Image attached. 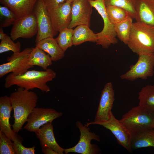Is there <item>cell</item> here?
Returning a JSON list of instances; mask_svg holds the SVG:
<instances>
[{"label": "cell", "instance_id": "obj_1", "mask_svg": "<svg viewBox=\"0 0 154 154\" xmlns=\"http://www.w3.org/2000/svg\"><path fill=\"white\" fill-rule=\"evenodd\" d=\"M56 75V73L50 68L44 71L28 70L19 75L10 73L5 78L4 86L8 88L16 85L28 90L37 88L47 93L50 89L47 83L55 78Z\"/></svg>", "mask_w": 154, "mask_h": 154}, {"label": "cell", "instance_id": "obj_2", "mask_svg": "<svg viewBox=\"0 0 154 154\" xmlns=\"http://www.w3.org/2000/svg\"><path fill=\"white\" fill-rule=\"evenodd\" d=\"M9 97L14 119L12 126L14 132L18 133L27 121L29 114L36 107L38 98L34 92L19 87Z\"/></svg>", "mask_w": 154, "mask_h": 154}, {"label": "cell", "instance_id": "obj_3", "mask_svg": "<svg viewBox=\"0 0 154 154\" xmlns=\"http://www.w3.org/2000/svg\"><path fill=\"white\" fill-rule=\"evenodd\" d=\"M127 45L138 55L154 53V28L137 22L133 23Z\"/></svg>", "mask_w": 154, "mask_h": 154}, {"label": "cell", "instance_id": "obj_4", "mask_svg": "<svg viewBox=\"0 0 154 154\" xmlns=\"http://www.w3.org/2000/svg\"><path fill=\"white\" fill-rule=\"evenodd\" d=\"M119 121L130 136L154 129V116L139 105L123 115Z\"/></svg>", "mask_w": 154, "mask_h": 154}, {"label": "cell", "instance_id": "obj_5", "mask_svg": "<svg viewBox=\"0 0 154 154\" xmlns=\"http://www.w3.org/2000/svg\"><path fill=\"white\" fill-rule=\"evenodd\" d=\"M92 6L95 8L101 16L104 21V27L100 32L96 33L97 39L96 45H100L107 49L112 44L118 42L114 24L111 23L106 13L104 0H89Z\"/></svg>", "mask_w": 154, "mask_h": 154}, {"label": "cell", "instance_id": "obj_6", "mask_svg": "<svg viewBox=\"0 0 154 154\" xmlns=\"http://www.w3.org/2000/svg\"><path fill=\"white\" fill-rule=\"evenodd\" d=\"M76 125L80 132L79 140L74 146L64 149L66 154L70 153L81 154H98L101 152L100 148L95 144H92L91 141L95 140L100 141V137L94 132L90 131L89 127L84 125L80 121L76 122Z\"/></svg>", "mask_w": 154, "mask_h": 154}, {"label": "cell", "instance_id": "obj_7", "mask_svg": "<svg viewBox=\"0 0 154 154\" xmlns=\"http://www.w3.org/2000/svg\"><path fill=\"white\" fill-rule=\"evenodd\" d=\"M138 55L136 63L131 65L129 70L120 76L121 79L131 81L139 78L147 80L154 75V53H142Z\"/></svg>", "mask_w": 154, "mask_h": 154}, {"label": "cell", "instance_id": "obj_8", "mask_svg": "<svg viewBox=\"0 0 154 154\" xmlns=\"http://www.w3.org/2000/svg\"><path fill=\"white\" fill-rule=\"evenodd\" d=\"M33 48L27 47L22 51L13 53L8 57L7 62L0 65V78L9 73L15 75L22 74L34 67L28 63L29 56Z\"/></svg>", "mask_w": 154, "mask_h": 154}, {"label": "cell", "instance_id": "obj_9", "mask_svg": "<svg viewBox=\"0 0 154 154\" xmlns=\"http://www.w3.org/2000/svg\"><path fill=\"white\" fill-rule=\"evenodd\" d=\"M62 115V112L52 108L35 107L29 115L24 128L35 133L42 126L48 122L52 123Z\"/></svg>", "mask_w": 154, "mask_h": 154}, {"label": "cell", "instance_id": "obj_10", "mask_svg": "<svg viewBox=\"0 0 154 154\" xmlns=\"http://www.w3.org/2000/svg\"><path fill=\"white\" fill-rule=\"evenodd\" d=\"M33 12L36 16L38 26L36 43L44 39L54 37L57 34L53 29L43 0H37Z\"/></svg>", "mask_w": 154, "mask_h": 154}, {"label": "cell", "instance_id": "obj_11", "mask_svg": "<svg viewBox=\"0 0 154 154\" xmlns=\"http://www.w3.org/2000/svg\"><path fill=\"white\" fill-rule=\"evenodd\" d=\"M38 28L34 13L18 19L13 25L10 37L15 41L19 38H30L37 34Z\"/></svg>", "mask_w": 154, "mask_h": 154}, {"label": "cell", "instance_id": "obj_12", "mask_svg": "<svg viewBox=\"0 0 154 154\" xmlns=\"http://www.w3.org/2000/svg\"><path fill=\"white\" fill-rule=\"evenodd\" d=\"M91 125L102 126L110 130L116 138L118 143L129 152H132L130 145V136L112 112L109 119L106 121H92L87 122L84 125L88 127Z\"/></svg>", "mask_w": 154, "mask_h": 154}, {"label": "cell", "instance_id": "obj_13", "mask_svg": "<svg viewBox=\"0 0 154 154\" xmlns=\"http://www.w3.org/2000/svg\"><path fill=\"white\" fill-rule=\"evenodd\" d=\"M72 3L65 1L57 7L47 9L52 27L58 32L68 27L71 20Z\"/></svg>", "mask_w": 154, "mask_h": 154}, {"label": "cell", "instance_id": "obj_14", "mask_svg": "<svg viewBox=\"0 0 154 154\" xmlns=\"http://www.w3.org/2000/svg\"><path fill=\"white\" fill-rule=\"evenodd\" d=\"M93 7L89 0H74L72 3L71 20L68 28L80 25L90 27Z\"/></svg>", "mask_w": 154, "mask_h": 154}, {"label": "cell", "instance_id": "obj_15", "mask_svg": "<svg viewBox=\"0 0 154 154\" xmlns=\"http://www.w3.org/2000/svg\"><path fill=\"white\" fill-rule=\"evenodd\" d=\"M114 95L112 82L106 83L101 92L94 121H106L110 119L115 100Z\"/></svg>", "mask_w": 154, "mask_h": 154}, {"label": "cell", "instance_id": "obj_16", "mask_svg": "<svg viewBox=\"0 0 154 154\" xmlns=\"http://www.w3.org/2000/svg\"><path fill=\"white\" fill-rule=\"evenodd\" d=\"M13 110L9 96L7 95L0 98V131L3 132L13 141L21 137L14 132L9 123L11 111Z\"/></svg>", "mask_w": 154, "mask_h": 154}, {"label": "cell", "instance_id": "obj_17", "mask_svg": "<svg viewBox=\"0 0 154 154\" xmlns=\"http://www.w3.org/2000/svg\"><path fill=\"white\" fill-rule=\"evenodd\" d=\"M137 22L154 28V0H136Z\"/></svg>", "mask_w": 154, "mask_h": 154}, {"label": "cell", "instance_id": "obj_18", "mask_svg": "<svg viewBox=\"0 0 154 154\" xmlns=\"http://www.w3.org/2000/svg\"><path fill=\"white\" fill-rule=\"evenodd\" d=\"M37 0H0V3L9 9L17 19L32 13Z\"/></svg>", "mask_w": 154, "mask_h": 154}, {"label": "cell", "instance_id": "obj_19", "mask_svg": "<svg viewBox=\"0 0 154 154\" xmlns=\"http://www.w3.org/2000/svg\"><path fill=\"white\" fill-rule=\"evenodd\" d=\"M35 133L41 146H48L58 154H63L64 149L57 143L55 139L52 123L48 122L40 127Z\"/></svg>", "mask_w": 154, "mask_h": 154}, {"label": "cell", "instance_id": "obj_20", "mask_svg": "<svg viewBox=\"0 0 154 154\" xmlns=\"http://www.w3.org/2000/svg\"><path fill=\"white\" fill-rule=\"evenodd\" d=\"M47 53L52 61L59 60L63 58L65 52L60 47L55 38L49 37L36 43V46Z\"/></svg>", "mask_w": 154, "mask_h": 154}, {"label": "cell", "instance_id": "obj_21", "mask_svg": "<svg viewBox=\"0 0 154 154\" xmlns=\"http://www.w3.org/2000/svg\"><path fill=\"white\" fill-rule=\"evenodd\" d=\"M130 145L132 149L154 147V129L130 136Z\"/></svg>", "mask_w": 154, "mask_h": 154}, {"label": "cell", "instance_id": "obj_22", "mask_svg": "<svg viewBox=\"0 0 154 154\" xmlns=\"http://www.w3.org/2000/svg\"><path fill=\"white\" fill-rule=\"evenodd\" d=\"M97 39L96 33H94L87 25H79L73 30V45H79L87 41L96 42Z\"/></svg>", "mask_w": 154, "mask_h": 154}, {"label": "cell", "instance_id": "obj_23", "mask_svg": "<svg viewBox=\"0 0 154 154\" xmlns=\"http://www.w3.org/2000/svg\"><path fill=\"white\" fill-rule=\"evenodd\" d=\"M50 55L37 47L34 48L30 53L28 59V63L31 66H39L44 70L52 64Z\"/></svg>", "mask_w": 154, "mask_h": 154}, {"label": "cell", "instance_id": "obj_24", "mask_svg": "<svg viewBox=\"0 0 154 154\" xmlns=\"http://www.w3.org/2000/svg\"><path fill=\"white\" fill-rule=\"evenodd\" d=\"M139 106L147 112L154 113V85L143 87L139 93Z\"/></svg>", "mask_w": 154, "mask_h": 154}, {"label": "cell", "instance_id": "obj_25", "mask_svg": "<svg viewBox=\"0 0 154 154\" xmlns=\"http://www.w3.org/2000/svg\"><path fill=\"white\" fill-rule=\"evenodd\" d=\"M132 19L130 17L125 20L114 24L117 37L125 44L128 43L132 25Z\"/></svg>", "mask_w": 154, "mask_h": 154}, {"label": "cell", "instance_id": "obj_26", "mask_svg": "<svg viewBox=\"0 0 154 154\" xmlns=\"http://www.w3.org/2000/svg\"><path fill=\"white\" fill-rule=\"evenodd\" d=\"M106 10L108 18L114 24L120 22L130 17L127 11L116 6H106Z\"/></svg>", "mask_w": 154, "mask_h": 154}, {"label": "cell", "instance_id": "obj_27", "mask_svg": "<svg viewBox=\"0 0 154 154\" xmlns=\"http://www.w3.org/2000/svg\"><path fill=\"white\" fill-rule=\"evenodd\" d=\"M104 1L106 6L112 5L121 8L127 11L132 19H135L136 0H104Z\"/></svg>", "mask_w": 154, "mask_h": 154}, {"label": "cell", "instance_id": "obj_28", "mask_svg": "<svg viewBox=\"0 0 154 154\" xmlns=\"http://www.w3.org/2000/svg\"><path fill=\"white\" fill-rule=\"evenodd\" d=\"M73 29L65 28L59 32L58 36L55 38L59 46L64 52L73 45Z\"/></svg>", "mask_w": 154, "mask_h": 154}, {"label": "cell", "instance_id": "obj_29", "mask_svg": "<svg viewBox=\"0 0 154 154\" xmlns=\"http://www.w3.org/2000/svg\"><path fill=\"white\" fill-rule=\"evenodd\" d=\"M0 27H6L13 25L17 19L14 13L7 7L0 6Z\"/></svg>", "mask_w": 154, "mask_h": 154}, {"label": "cell", "instance_id": "obj_30", "mask_svg": "<svg viewBox=\"0 0 154 154\" xmlns=\"http://www.w3.org/2000/svg\"><path fill=\"white\" fill-rule=\"evenodd\" d=\"M0 53L11 51L13 53L21 51V44L19 41L15 42L10 36L7 35L1 40Z\"/></svg>", "mask_w": 154, "mask_h": 154}, {"label": "cell", "instance_id": "obj_31", "mask_svg": "<svg viewBox=\"0 0 154 154\" xmlns=\"http://www.w3.org/2000/svg\"><path fill=\"white\" fill-rule=\"evenodd\" d=\"M0 154H17L13 141L1 131Z\"/></svg>", "mask_w": 154, "mask_h": 154}, {"label": "cell", "instance_id": "obj_32", "mask_svg": "<svg viewBox=\"0 0 154 154\" xmlns=\"http://www.w3.org/2000/svg\"><path fill=\"white\" fill-rule=\"evenodd\" d=\"M22 139L20 137L16 139L13 141L17 154H35V146L27 148L22 144Z\"/></svg>", "mask_w": 154, "mask_h": 154}, {"label": "cell", "instance_id": "obj_33", "mask_svg": "<svg viewBox=\"0 0 154 154\" xmlns=\"http://www.w3.org/2000/svg\"><path fill=\"white\" fill-rule=\"evenodd\" d=\"M47 9L54 8L66 1V0H43Z\"/></svg>", "mask_w": 154, "mask_h": 154}, {"label": "cell", "instance_id": "obj_34", "mask_svg": "<svg viewBox=\"0 0 154 154\" xmlns=\"http://www.w3.org/2000/svg\"><path fill=\"white\" fill-rule=\"evenodd\" d=\"M42 151L44 154H58L50 147L44 145L41 146Z\"/></svg>", "mask_w": 154, "mask_h": 154}, {"label": "cell", "instance_id": "obj_35", "mask_svg": "<svg viewBox=\"0 0 154 154\" xmlns=\"http://www.w3.org/2000/svg\"><path fill=\"white\" fill-rule=\"evenodd\" d=\"M7 34L4 32L3 28H0V39H2Z\"/></svg>", "mask_w": 154, "mask_h": 154}, {"label": "cell", "instance_id": "obj_36", "mask_svg": "<svg viewBox=\"0 0 154 154\" xmlns=\"http://www.w3.org/2000/svg\"><path fill=\"white\" fill-rule=\"evenodd\" d=\"M74 0H66V1L69 2L70 3H72Z\"/></svg>", "mask_w": 154, "mask_h": 154}, {"label": "cell", "instance_id": "obj_37", "mask_svg": "<svg viewBox=\"0 0 154 154\" xmlns=\"http://www.w3.org/2000/svg\"><path fill=\"white\" fill-rule=\"evenodd\" d=\"M152 114L154 116V113H153Z\"/></svg>", "mask_w": 154, "mask_h": 154}, {"label": "cell", "instance_id": "obj_38", "mask_svg": "<svg viewBox=\"0 0 154 154\" xmlns=\"http://www.w3.org/2000/svg\"></svg>", "mask_w": 154, "mask_h": 154}]
</instances>
